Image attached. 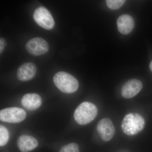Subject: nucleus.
I'll list each match as a JSON object with an SVG mask.
<instances>
[{"label": "nucleus", "instance_id": "obj_3", "mask_svg": "<svg viewBox=\"0 0 152 152\" xmlns=\"http://www.w3.org/2000/svg\"><path fill=\"white\" fill-rule=\"evenodd\" d=\"M53 82L56 86L63 93L72 94L79 88V82L70 74L64 72L57 73L53 77Z\"/></svg>", "mask_w": 152, "mask_h": 152}, {"label": "nucleus", "instance_id": "obj_6", "mask_svg": "<svg viewBox=\"0 0 152 152\" xmlns=\"http://www.w3.org/2000/svg\"><path fill=\"white\" fill-rule=\"evenodd\" d=\"M26 48L30 54L39 56L48 53L49 46L48 44L43 39L36 37L28 41L26 45Z\"/></svg>", "mask_w": 152, "mask_h": 152}, {"label": "nucleus", "instance_id": "obj_11", "mask_svg": "<svg viewBox=\"0 0 152 152\" xmlns=\"http://www.w3.org/2000/svg\"><path fill=\"white\" fill-rule=\"evenodd\" d=\"M22 105L29 110H34L39 108L42 103L40 96L37 94H28L25 95L21 100Z\"/></svg>", "mask_w": 152, "mask_h": 152}, {"label": "nucleus", "instance_id": "obj_14", "mask_svg": "<svg viewBox=\"0 0 152 152\" xmlns=\"http://www.w3.org/2000/svg\"><path fill=\"white\" fill-rule=\"evenodd\" d=\"M126 1L124 0H107L106 1L107 6L112 10L119 9L124 4Z\"/></svg>", "mask_w": 152, "mask_h": 152}, {"label": "nucleus", "instance_id": "obj_4", "mask_svg": "<svg viewBox=\"0 0 152 152\" xmlns=\"http://www.w3.org/2000/svg\"><path fill=\"white\" fill-rule=\"evenodd\" d=\"M33 18L35 21L41 27L50 30L55 26V21L50 11L44 7L37 8L34 12Z\"/></svg>", "mask_w": 152, "mask_h": 152}, {"label": "nucleus", "instance_id": "obj_16", "mask_svg": "<svg viewBox=\"0 0 152 152\" xmlns=\"http://www.w3.org/2000/svg\"><path fill=\"white\" fill-rule=\"evenodd\" d=\"M6 45H7V42L4 38H1L0 39V53L1 54L4 50Z\"/></svg>", "mask_w": 152, "mask_h": 152}, {"label": "nucleus", "instance_id": "obj_8", "mask_svg": "<svg viewBox=\"0 0 152 152\" xmlns=\"http://www.w3.org/2000/svg\"><path fill=\"white\" fill-rule=\"evenodd\" d=\"M142 87V83L140 81L137 79L131 80L123 86L122 95L125 99L134 97L140 91Z\"/></svg>", "mask_w": 152, "mask_h": 152}, {"label": "nucleus", "instance_id": "obj_12", "mask_svg": "<svg viewBox=\"0 0 152 152\" xmlns=\"http://www.w3.org/2000/svg\"><path fill=\"white\" fill-rule=\"evenodd\" d=\"M117 23L119 31L124 35L129 34L134 26V19L128 15H122L119 17Z\"/></svg>", "mask_w": 152, "mask_h": 152}, {"label": "nucleus", "instance_id": "obj_5", "mask_svg": "<svg viewBox=\"0 0 152 152\" xmlns=\"http://www.w3.org/2000/svg\"><path fill=\"white\" fill-rule=\"evenodd\" d=\"M26 113L24 110L18 107L7 108L0 111V120L4 122L16 124L26 119Z\"/></svg>", "mask_w": 152, "mask_h": 152}, {"label": "nucleus", "instance_id": "obj_1", "mask_svg": "<svg viewBox=\"0 0 152 152\" xmlns=\"http://www.w3.org/2000/svg\"><path fill=\"white\" fill-rule=\"evenodd\" d=\"M145 126V119L138 113H129L124 118L121 124L124 132L129 136H134L141 132Z\"/></svg>", "mask_w": 152, "mask_h": 152}, {"label": "nucleus", "instance_id": "obj_13", "mask_svg": "<svg viewBox=\"0 0 152 152\" xmlns=\"http://www.w3.org/2000/svg\"><path fill=\"white\" fill-rule=\"evenodd\" d=\"M9 140V132L7 128L0 126V145L4 146L7 143Z\"/></svg>", "mask_w": 152, "mask_h": 152}, {"label": "nucleus", "instance_id": "obj_7", "mask_svg": "<svg viewBox=\"0 0 152 152\" xmlns=\"http://www.w3.org/2000/svg\"><path fill=\"white\" fill-rule=\"evenodd\" d=\"M97 130L104 141L107 142L111 140L115 132V129L112 121L109 118L101 120L98 124Z\"/></svg>", "mask_w": 152, "mask_h": 152}, {"label": "nucleus", "instance_id": "obj_9", "mask_svg": "<svg viewBox=\"0 0 152 152\" xmlns=\"http://www.w3.org/2000/svg\"><path fill=\"white\" fill-rule=\"evenodd\" d=\"M37 68L32 63L23 64L18 69L17 77L20 80L27 81L32 80L37 73Z\"/></svg>", "mask_w": 152, "mask_h": 152}, {"label": "nucleus", "instance_id": "obj_2", "mask_svg": "<svg viewBox=\"0 0 152 152\" xmlns=\"http://www.w3.org/2000/svg\"><path fill=\"white\" fill-rule=\"evenodd\" d=\"M97 113V108L95 105L89 102H84L76 109L74 118L79 124L86 125L94 121Z\"/></svg>", "mask_w": 152, "mask_h": 152}, {"label": "nucleus", "instance_id": "obj_10", "mask_svg": "<svg viewBox=\"0 0 152 152\" xmlns=\"http://www.w3.org/2000/svg\"><path fill=\"white\" fill-rule=\"evenodd\" d=\"M38 145L37 139L32 136L23 135L18 139V147L22 152L31 151L37 148Z\"/></svg>", "mask_w": 152, "mask_h": 152}, {"label": "nucleus", "instance_id": "obj_15", "mask_svg": "<svg viewBox=\"0 0 152 152\" xmlns=\"http://www.w3.org/2000/svg\"><path fill=\"white\" fill-rule=\"evenodd\" d=\"M59 152H79V146L77 144L72 143L62 147Z\"/></svg>", "mask_w": 152, "mask_h": 152}, {"label": "nucleus", "instance_id": "obj_17", "mask_svg": "<svg viewBox=\"0 0 152 152\" xmlns=\"http://www.w3.org/2000/svg\"><path fill=\"white\" fill-rule=\"evenodd\" d=\"M150 69H151V71L152 72V61L150 63Z\"/></svg>", "mask_w": 152, "mask_h": 152}]
</instances>
